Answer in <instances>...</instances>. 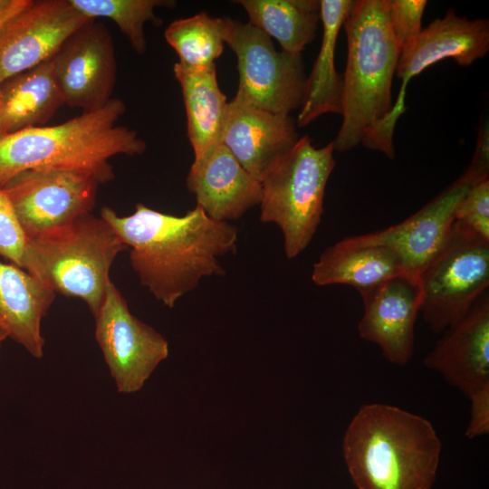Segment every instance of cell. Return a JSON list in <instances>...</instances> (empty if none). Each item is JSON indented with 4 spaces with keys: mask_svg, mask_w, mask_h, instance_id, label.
Masks as SVG:
<instances>
[{
    "mask_svg": "<svg viewBox=\"0 0 489 489\" xmlns=\"http://www.w3.org/2000/svg\"><path fill=\"white\" fill-rule=\"evenodd\" d=\"M419 312L436 334L461 320L489 284V240L454 221L444 245L418 275Z\"/></svg>",
    "mask_w": 489,
    "mask_h": 489,
    "instance_id": "obj_7",
    "label": "cell"
},
{
    "mask_svg": "<svg viewBox=\"0 0 489 489\" xmlns=\"http://www.w3.org/2000/svg\"><path fill=\"white\" fill-rule=\"evenodd\" d=\"M354 1L320 0L322 40L309 77H306L296 125L305 127L325 113L341 114L342 76L334 65L335 45Z\"/></svg>",
    "mask_w": 489,
    "mask_h": 489,
    "instance_id": "obj_20",
    "label": "cell"
},
{
    "mask_svg": "<svg viewBox=\"0 0 489 489\" xmlns=\"http://www.w3.org/2000/svg\"><path fill=\"white\" fill-rule=\"evenodd\" d=\"M64 104L83 112L97 110L113 97L116 59L108 28L91 19L61 45L52 58Z\"/></svg>",
    "mask_w": 489,
    "mask_h": 489,
    "instance_id": "obj_12",
    "label": "cell"
},
{
    "mask_svg": "<svg viewBox=\"0 0 489 489\" xmlns=\"http://www.w3.org/2000/svg\"><path fill=\"white\" fill-rule=\"evenodd\" d=\"M441 448L427 419L386 404L361 406L342 443L358 489H431Z\"/></svg>",
    "mask_w": 489,
    "mask_h": 489,
    "instance_id": "obj_2",
    "label": "cell"
},
{
    "mask_svg": "<svg viewBox=\"0 0 489 489\" xmlns=\"http://www.w3.org/2000/svg\"><path fill=\"white\" fill-rule=\"evenodd\" d=\"M90 18L70 0L32 1L0 29V84L52 60Z\"/></svg>",
    "mask_w": 489,
    "mask_h": 489,
    "instance_id": "obj_13",
    "label": "cell"
},
{
    "mask_svg": "<svg viewBox=\"0 0 489 489\" xmlns=\"http://www.w3.org/2000/svg\"><path fill=\"white\" fill-rule=\"evenodd\" d=\"M71 4L90 19L104 17L113 21L128 38L132 48L143 54L147 48L144 24L151 22L159 26L161 20L154 14L156 7L172 6L165 0H70Z\"/></svg>",
    "mask_w": 489,
    "mask_h": 489,
    "instance_id": "obj_26",
    "label": "cell"
},
{
    "mask_svg": "<svg viewBox=\"0 0 489 489\" xmlns=\"http://www.w3.org/2000/svg\"><path fill=\"white\" fill-rule=\"evenodd\" d=\"M101 217L130 248V264L140 283L169 309L202 278L223 275L218 258L236 249V227L208 216L198 206L174 216L139 203L127 216L103 206Z\"/></svg>",
    "mask_w": 489,
    "mask_h": 489,
    "instance_id": "obj_1",
    "label": "cell"
},
{
    "mask_svg": "<svg viewBox=\"0 0 489 489\" xmlns=\"http://www.w3.org/2000/svg\"><path fill=\"white\" fill-rule=\"evenodd\" d=\"M427 5L426 0H389V26L400 50L421 32Z\"/></svg>",
    "mask_w": 489,
    "mask_h": 489,
    "instance_id": "obj_29",
    "label": "cell"
},
{
    "mask_svg": "<svg viewBox=\"0 0 489 489\" xmlns=\"http://www.w3.org/2000/svg\"><path fill=\"white\" fill-rule=\"evenodd\" d=\"M63 104L52 60L5 80L0 84L4 135L43 126Z\"/></svg>",
    "mask_w": 489,
    "mask_h": 489,
    "instance_id": "obj_22",
    "label": "cell"
},
{
    "mask_svg": "<svg viewBox=\"0 0 489 489\" xmlns=\"http://www.w3.org/2000/svg\"><path fill=\"white\" fill-rule=\"evenodd\" d=\"M173 71L182 90L194 158H198L222 143L228 102L218 86L216 63L194 68L177 62Z\"/></svg>",
    "mask_w": 489,
    "mask_h": 489,
    "instance_id": "obj_21",
    "label": "cell"
},
{
    "mask_svg": "<svg viewBox=\"0 0 489 489\" xmlns=\"http://www.w3.org/2000/svg\"><path fill=\"white\" fill-rule=\"evenodd\" d=\"M359 292L364 306L360 338L377 344L388 361L408 363L422 297L418 275L401 273Z\"/></svg>",
    "mask_w": 489,
    "mask_h": 489,
    "instance_id": "obj_15",
    "label": "cell"
},
{
    "mask_svg": "<svg viewBox=\"0 0 489 489\" xmlns=\"http://www.w3.org/2000/svg\"><path fill=\"white\" fill-rule=\"evenodd\" d=\"M29 2L30 0H0V23L19 13Z\"/></svg>",
    "mask_w": 489,
    "mask_h": 489,
    "instance_id": "obj_32",
    "label": "cell"
},
{
    "mask_svg": "<svg viewBox=\"0 0 489 489\" xmlns=\"http://www.w3.org/2000/svg\"><path fill=\"white\" fill-rule=\"evenodd\" d=\"M55 292L25 270L0 262V329L33 357L43 355L42 321Z\"/></svg>",
    "mask_w": 489,
    "mask_h": 489,
    "instance_id": "obj_19",
    "label": "cell"
},
{
    "mask_svg": "<svg viewBox=\"0 0 489 489\" xmlns=\"http://www.w3.org/2000/svg\"><path fill=\"white\" fill-rule=\"evenodd\" d=\"M455 221L489 240V178L467 190L455 208Z\"/></svg>",
    "mask_w": 489,
    "mask_h": 489,
    "instance_id": "obj_27",
    "label": "cell"
},
{
    "mask_svg": "<svg viewBox=\"0 0 489 489\" xmlns=\"http://www.w3.org/2000/svg\"><path fill=\"white\" fill-rule=\"evenodd\" d=\"M6 338H7L6 334L0 329V350L2 347V343L5 341Z\"/></svg>",
    "mask_w": 489,
    "mask_h": 489,
    "instance_id": "obj_33",
    "label": "cell"
},
{
    "mask_svg": "<svg viewBox=\"0 0 489 489\" xmlns=\"http://www.w3.org/2000/svg\"><path fill=\"white\" fill-rule=\"evenodd\" d=\"M298 139L290 115L263 110L236 97L228 103L222 143L257 180Z\"/></svg>",
    "mask_w": 489,
    "mask_h": 489,
    "instance_id": "obj_17",
    "label": "cell"
},
{
    "mask_svg": "<svg viewBox=\"0 0 489 489\" xmlns=\"http://www.w3.org/2000/svg\"><path fill=\"white\" fill-rule=\"evenodd\" d=\"M27 241L14 206L0 187V256L23 269Z\"/></svg>",
    "mask_w": 489,
    "mask_h": 489,
    "instance_id": "obj_28",
    "label": "cell"
},
{
    "mask_svg": "<svg viewBox=\"0 0 489 489\" xmlns=\"http://www.w3.org/2000/svg\"><path fill=\"white\" fill-rule=\"evenodd\" d=\"M223 20V39L237 59L235 97L263 110L289 115L301 106L306 76L301 54L278 52L271 37L249 23Z\"/></svg>",
    "mask_w": 489,
    "mask_h": 489,
    "instance_id": "obj_9",
    "label": "cell"
},
{
    "mask_svg": "<svg viewBox=\"0 0 489 489\" xmlns=\"http://www.w3.org/2000/svg\"><path fill=\"white\" fill-rule=\"evenodd\" d=\"M94 318L96 340L118 391H139L168 358V340L130 312L127 301L111 280Z\"/></svg>",
    "mask_w": 489,
    "mask_h": 489,
    "instance_id": "obj_10",
    "label": "cell"
},
{
    "mask_svg": "<svg viewBox=\"0 0 489 489\" xmlns=\"http://www.w3.org/2000/svg\"><path fill=\"white\" fill-rule=\"evenodd\" d=\"M406 273L398 255L380 245H353L343 239L328 247L314 264L312 279L317 285L347 284L358 292Z\"/></svg>",
    "mask_w": 489,
    "mask_h": 489,
    "instance_id": "obj_23",
    "label": "cell"
},
{
    "mask_svg": "<svg viewBox=\"0 0 489 489\" xmlns=\"http://www.w3.org/2000/svg\"><path fill=\"white\" fill-rule=\"evenodd\" d=\"M101 184L75 170L33 168L1 187L27 239L90 214Z\"/></svg>",
    "mask_w": 489,
    "mask_h": 489,
    "instance_id": "obj_11",
    "label": "cell"
},
{
    "mask_svg": "<svg viewBox=\"0 0 489 489\" xmlns=\"http://www.w3.org/2000/svg\"><path fill=\"white\" fill-rule=\"evenodd\" d=\"M249 24L273 37L283 51L301 54L313 41L321 20L318 0H239Z\"/></svg>",
    "mask_w": 489,
    "mask_h": 489,
    "instance_id": "obj_24",
    "label": "cell"
},
{
    "mask_svg": "<svg viewBox=\"0 0 489 489\" xmlns=\"http://www.w3.org/2000/svg\"><path fill=\"white\" fill-rule=\"evenodd\" d=\"M164 36L179 62L188 67L213 64L224 51L223 20L205 12L172 22Z\"/></svg>",
    "mask_w": 489,
    "mask_h": 489,
    "instance_id": "obj_25",
    "label": "cell"
},
{
    "mask_svg": "<svg viewBox=\"0 0 489 489\" xmlns=\"http://www.w3.org/2000/svg\"><path fill=\"white\" fill-rule=\"evenodd\" d=\"M389 0H356L343 24L347 62L342 76V122L332 141L343 152L391 109V87L400 53L388 21Z\"/></svg>",
    "mask_w": 489,
    "mask_h": 489,
    "instance_id": "obj_4",
    "label": "cell"
},
{
    "mask_svg": "<svg viewBox=\"0 0 489 489\" xmlns=\"http://www.w3.org/2000/svg\"><path fill=\"white\" fill-rule=\"evenodd\" d=\"M187 187L197 206L219 221L237 219L262 198L261 183L247 172L228 149L220 143L194 158Z\"/></svg>",
    "mask_w": 489,
    "mask_h": 489,
    "instance_id": "obj_18",
    "label": "cell"
},
{
    "mask_svg": "<svg viewBox=\"0 0 489 489\" xmlns=\"http://www.w3.org/2000/svg\"><path fill=\"white\" fill-rule=\"evenodd\" d=\"M4 135L3 129H2V124H1V116H0V138H2Z\"/></svg>",
    "mask_w": 489,
    "mask_h": 489,
    "instance_id": "obj_34",
    "label": "cell"
},
{
    "mask_svg": "<svg viewBox=\"0 0 489 489\" xmlns=\"http://www.w3.org/2000/svg\"><path fill=\"white\" fill-rule=\"evenodd\" d=\"M443 333L424 359L425 365L467 397L489 386L488 293Z\"/></svg>",
    "mask_w": 489,
    "mask_h": 489,
    "instance_id": "obj_16",
    "label": "cell"
},
{
    "mask_svg": "<svg viewBox=\"0 0 489 489\" xmlns=\"http://www.w3.org/2000/svg\"><path fill=\"white\" fill-rule=\"evenodd\" d=\"M128 247L91 213L29 238L23 269L54 292L82 300L95 317L118 254Z\"/></svg>",
    "mask_w": 489,
    "mask_h": 489,
    "instance_id": "obj_5",
    "label": "cell"
},
{
    "mask_svg": "<svg viewBox=\"0 0 489 489\" xmlns=\"http://www.w3.org/2000/svg\"><path fill=\"white\" fill-rule=\"evenodd\" d=\"M472 186L462 175L401 223L343 240L353 245L385 246L398 255L406 273L419 275L448 238L455 208Z\"/></svg>",
    "mask_w": 489,
    "mask_h": 489,
    "instance_id": "obj_14",
    "label": "cell"
},
{
    "mask_svg": "<svg viewBox=\"0 0 489 489\" xmlns=\"http://www.w3.org/2000/svg\"><path fill=\"white\" fill-rule=\"evenodd\" d=\"M334 145L315 148L308 136L280 156L260 183V220L281 229L289 259L311 243L323 213L326 185L336 162Z\"/></svg>",
    "mask_w": 489,
    "mask_h": 489,
    "instance_id": "obj_6",
    "label": "cell"
},
{
    "mask_svg": "<svg viewBox=\"0 0 489 489\" xmlns=\"http://www.w3.org/2000/svg\"><path fill=\"white\" fill-rule=\"evenodd\" d=\"M487 120L480 127L476 149L463 174L473 185L489 178V135Z\"/></svg>",
    "mask_w": 489,
    "mask_h": 489,
    "instance_id": "obj_31",
    "label": "cell"
},
{
    "mask_svg": "<svg viewBox=\"0 0 489 489\" xmlns=\"http://www.w3.org/2000/svg\"><path fill=\"white\" fill-rule=\"evenodd\" d=\"M489 51V20L458 16L448 10L444 18H436L400 51L395 74L402 81L399 93L388 113L362 138L364 147L395 156L393 134L396 123L405 112V96L408 82L430 65L453 58L462 66L471 65Z\"/></svg>",
    "mask_w": 489,
    "mask_h": 489,
    "instance_id": "obj_8",
    "label": "cell"
},
{
    "mask_svg": "<svg viewBox=\"0 0 489 489\" xmlns=\"http://www.w3.org/2000/svg\"><path fill=\"white\" fill-rule=\"evenodd\" d=\"M125 103L112 98L102 108L82 112L63 123L21 129L0 138V187L33 168L86 173L100 184L114 178L110 158L135 156L146 149L138 132L116 124Z\"/></svg>",
    "mask_w": 489,
    "mask_h": 489,
    "instance_id": "obj_3",
    "label": "cell"
},
{
    "mask_svg": "<svg viewBox=\"0 0 489 489\" xmlns=\"http://www.w3.org/2000/svg\"><path fill=\"white\" fill-rule=\"evenodd\" d=\"M471 403L470 420L465 430L468 438H474L489 432V386L467 397Z\"/></svg>",
    "mask_w": 489,
    "mask_h": 489,
    "instance_id": "obj_30",
    "label": "cell"
},
{
    "mask_svg": "<svg viewBox=\"0 0 489 489\" xmlns=\"http://www.w3.org/2000/svg\"><path fill=\"white\" fill-rule=\"evenodd\" d=\"M14 15H15V14H14ZM12 17H13V16H12ZM12 17H11V18H12ZM11 18H9V19H11ZM9 19H6V20L3 21L2 23H0V29L3 27V25H4Z\"/></svg>",
    "mask_w": 489,
    "mask_h": 489,
    "instance_id": "obj_35",
    "label": "cell"
}]
</instances>
